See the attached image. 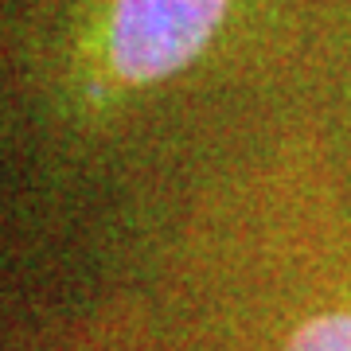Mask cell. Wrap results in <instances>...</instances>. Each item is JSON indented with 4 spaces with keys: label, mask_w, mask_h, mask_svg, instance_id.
Returning <instances> with one entry per match:
<instances>
[{
    "label": "cell",
    "mask_w": 351,
    "mask_h": 351,
    "mask_svg": "<svg viewBox=\"0 0 351 351\" xmlns=\"http://www.w3.org/2000/svg\"><path fill=\"white\" fill-rule=\"evenodd\" d=\"M145 289L164 351H351V211L328 152L293 129L207 168Z\"/></svg>",
    "instance_id": "1"
},
{
    "label": "cell",
    "mask_w": 351,
    "mask_h": 351,
    "mask_svg": "<svg viewBox=\"0 0 351 351\" xmlns=\"http://www.w3.org/2000/svg\"><path fill=\"white\" fill-rule=\"evenodd\" d=\"M24 351H164V343L145 281H117L39 328Z\"/></svg>",
    "instance_id": "2"
}]
</instances>
